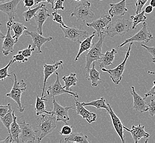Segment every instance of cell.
<instances>
[{
	"instance_id": "cell-1",
	"label": "cell",
	"mask_w": 155,
	"mask_h": 143,
	"mask_svg": "<svg viewBox=\"0 0 155 143\" xmlns=\"http://www.w3.org/2000/svg\"><path fill=\"white\" fill-rule=\"evenodd\" d=\"M57 119L54 116L42 114L36 118V133L38 136V141L40 142L44 138L50 134L57 127Z\"/></svg>"
},
{
	"instance_id": "cell-2",
	"label": "cell",
	"mask_w": 155,
	"mask_h": 143,
	"mask_svg": "<svg viewBox=\"0 0 155 143\" xmlns=\"http://www.w3.org/2000/svg\"><path fill=\"white\" fill-rule=\"evenodd\" d=\"M133 23L125 19H118L111 22L106 28L104 34L110 38L116 35H123L132 29Z\"/></svg>"
},
{
	"instance_id": "cell-3",
	"label": "cell",
	"mask_w": 155,
	"mask_h": 143,
	"mask_svg": "<svg viewBox=\"0 0 155 143\" xmlns=\"http://www.w3.org/2000/svg\"><path fill=\"white\" fill-rule=\"evenodd\" d=\"M13 76L15 78L13 86L11 91L6 94V96L12 98L17 103L18 110L22 113L25 110V107L22 106L21 105V97L22 93L27 90V83L24 81V80L18 81L15 73H13Z\"/></svg>"
},
{
	"instance_id": "cell-4",
	"label": "cell",
	"mask_w": 155,
	"mask_h": 143,
	"mask_svg": "<svg viewBox=\"0 0 155 143\" xmlns=\"http://www.w3.org/2000/svg\"><path fill=\"white\" fill-rule=\"evenodd\" d=\"M91 4L89 1H85L75 6L71 16L75 17L78 21L85 23V21L90 20L94 17V13L91 8Z\"/></svg>"
},
{
	"instance_id": "cell-5",
	"label": "cell",
	"mask_w": 155,
	"mask_h": 143,
	"mask_svg": "<svg viewBox=\"0 0 155 143\" xmlns=\"http://www.w3.org/2000/svg\"><path fill=\"white\" fill-rule=\"evenodd\" d=\"M132 45H133V42H130L123 61L115 68L112 69H108L105 68H101L102 71L106 72L110 75V79H112V81L116 85H118L119 83L122 80L123 75L125 70L126 63L130 56Z\"/></svg>"
},
{
	"instance_id": "cell-6",
	"label": "cell",
	"mask_w": 155,
	"mask_h": 143,
	"mask_svg": "<svg viewBox=\"0 0 155 143\" xmlns=\"http://www.w3.org/2000/svg\"><path fill=\"white\" fill-rule=\"evenodd\" d=\"M17 122L21 129L20 143H34L35 140L38 139L36 130H34L30 125L25 122L21 117H18Z\"/></svg>"
},
{
	"instance_id": "cell-7",
	"label": "cell",
	"mask_w": 155,
	"mask_h": 143,
	"mask_svg": "<svg viewBox=\"0 0 155 143\" xmlns=\"http://www.w3.org/2000/svg\"><path fill=\"white\" fill-rule=\"evenodd\" d=\"M105 35H102L100 37L98 42L94 43L92 48L86 54V65L85 69L87 70L90 68L93 62L98 61L102 55V48L104 40Z\"/></svg>"
},
{
	"instance_id": "cell-8",
	"label": "cell",
	"mask_w": 155,
	"mask_h": 143,
	"mask_svg": "<svg viewBox=\"0 0 155 143\" xmlns=\"http://www.w3.org/2000/svg\"><path fill=\"white\" fill-rule=\"evenodd\" d=\"M153 39V36L151 33L147 29V24L143 22L141 29L134 35L132 36L129 39H126L124 42L118 46V48H122L129 42H139L148 44L150 40Z\"/></svg>"
},
{
	"instance_id": "cell-9",
	"label": "cell",
	"mask_w": 155,
	"mask_h": 143,
	"mask_svg": "<svg viewBox=\"0 0 155 143\" xmlns=\"http://www.w3.org/2000/svg\"><path fill=\"white\" fill-rule=\"evenodd\" d=\"M55 73L57 76L56 80L54 83L52 84L51 85H50L48 88V89L46 90V92L48 94L47 95L50 98H51L56 96L62 95L63 94H67L69 95L74 97V98H79V96L77 92H73L72 91H68L66 89H64V87H62L60 82L58 73L56 72Z\"/></svg>"
},
{
	"instance_id": "cell-10",
	"label": "cell",
	"mask_w": 155,
	"mask_h": 143,
	"mask_svg": "<svg viewBox=\"0 0 155 143\" xmlns=\"http://www.w3.org/2000/svg\"><path fill=\"white\" fill-rule=\"evenodd\" d=\"M53 110L51 112L52 116L56 117L57 121H60L68 125V122L70 120L69 117L68 111L70 109H74L75 105L70 107H63L60 105L55 100V97L53 98Z\"/></svg>"
},
{
	"instance_id": "cell-11",
	"label": "cell",
	"mask_w": 155,
	"mask_h": 143,
	"mask_svg": "<svg viewBox=\"0 0 155 143\" xmlns=\"http://www.w3.org/2000/svg\"><path fill=\"white\" fill-rule=\"evenodd\" d=\"M60 28L64 34V38L75 42L81 43L88 37L87 31L81 30L76 28H64L60 25Z\"/></svg>"
},
{
	"instance_id": "cell-12",
	"label": "cell",
	"mask_w": 155,
	"mask_h": 143,
	"mask_svg": "<svg viewBox=\"0 0 155 143\" xmlns=\"http://www.w3.org/2000/svg\"><path fill=\"white\" fill-rule=\"evenodd\" d=\"M21 1L22 0H11L5 3H1V11L5 13L8 17V21L6 24L7 28L12 26L18 4L20 3Z\"/></svg>"
},
{
	"instance_id": "cell-13",
	"label": "cell",
	"mask_w": 155,
	"mask_h": 143,
	"mask_svg": "<svg viewBox=\"0 0 155 143\" xmlns=\"http://www.w3.org/2000/svg\"><path fill=\"white\" fill-rule=\"evenodd\" d=\"M111 18L110 15H102L100 18L93 21L92 23H87L86 24L87 27L94 29L97 35L100 37L102 35H105V29L112 22Z\"/></svg>"
},
{
	"instance_id": "cell-14",
	"label": "cell",
	"mask_w": 155,
	"mask_h": 143,
	"mask_svg": "<svg viewBox=\"0 0 155 143\" xmlns=\"http://www.w3.org/2000/svg\"><path fill=\"white\" fill-rule=\"evenodd\" d=\"M25 35L30 36L33 40V45L35 48H37L38 54H41V47L42 45L45 43L51 41L53 38L49 36L48 38H45L42 36L40 33H37L36 32H30L25 30L24 33Z\"/></svg>"
},
{
	"instance_id": "cell-15",
	"label": "cell",
	"mask_w": 155,
	"mask_h": 143,
	"mask_svg": "<svg viewBox=\"0 0 155 143\" xmlns=\"http://www.w3.org/2000/svg\"><path fill=\"white\" fill-rule=\"evenodd\" d=\"M74 100L75 102L74 110L76 111L77 114L82 117L83 118L85 119L89 123L95 122L97 118V115L87 110L82 103L78 101L77 98H74Z\"/></svg>"
},
{
	"instance_id": "cell-16",
	"label": "cell",
	"mask_w": 155,
	"mask_h": 143,
	"mask_svg": "<svg viewBox=\"0 0 155 143\" xmlns=\"http://www.w3.org/2000/svg\"><path fill=\"white\" fill-rule=\"evenodd\" d=\"M109 107V111H107L108 113L110 115L112 124L114 125V130L116 131L117 134L118 135L120 139L122 140L123 143H125V137H124V125L121 122L119 117L117 116L116 114L114 112V111L112 109L110 104H107Z\"/></svg>"
},
{
	"instance_id": "cell-17",
	"label": "cell",
	"mask_w": 155,
	"mask_h": 143,
	"mask_svg": "<svg viewBox=\"0 0 155 143\" xmlns=\"http://www.w3.org/2000/svg\"><path fill=\"white\" fill-rule=\"evenodd\" d=\"M131 94L133 98V108L135 110L140 113L147 112L149 104L145 101V98H143L135 91L134 86L131 87Z\"/></svg>"
},
{
	"instance_id": "cell-18",
	"label": "cell",
	"mask_w": 155,
	"mask_h": 143,
	"mask_svg": "<svg viewBox=\"0 0 155 143\" xmlns=\"http://www.w3.org/2000/svg\"><path fill=\"white\" fill-rule=\"evenodd\" d=\"M63 64V61H60L57 63H55L54 61L53 65H48L45 64L44 65V85L42 90L41 96V98H43L44 97V92H45V88L46 85L47 80L48 78L51 76V75L54 74V73H56L57 70L60 67H61L63 68L62 65Z\"/></svg>"
},
{
	"instance_id": "cell-19",
	"label": "cell",
	"mask_w": 155,
	"mask_h": 143,
	"mask_svg": "<svg viewBox=\"0 0 155 143\" xmlns=\"http://www.w3.org/2000/svg\"><path fill=\"white\" fill-rule=\"evenodd\" d=\"M11 27L7 28V32L2 42V51L3 55L6 56L14 52V46L18 42V41L14 39L11 35Z\"/></svg>"
},
{
	"instance_id": "cell-20",
	"label": "cell",
	"mask_w": 155,
	"mask_h": 143,
	"mask_svg": "<svg viewBox=\"0 0 155 143\" xmlns=\"http://www.w3.org/2000/svg\"><path fill=\"white\" fill-rule=\"evenodd\" d=\"M124 129L130 133L135 143H137L142 138H144L146 140L150 137V134L145 131V126L141 125L140 124L137 126L132 125L131 129L125 127V126H124Z\"/></svg>"
},
{
	"instance_id": "cell-21",
	"label": "cell",
	"mask_w": 155,
	"mask_h": 143,
	"mask_svg": "<svg viewBox=\"0 0 155 143\" xmlns=\"http://www.w3.org/2000/svg\"><path fill=\"white\" fill-rule=\"evenodd\" d=\"M51 15L48 13V11L46 6L44 4L40 9H39L36 15L34 16V19L37 24L38 32L41 35H42V27L45 21L48 18H50Z\"/></svg>"
},
{
	"instance_id": "cell-22",
	"label": "cell",
	"mask_w": 155,
	"mask_h": 143,
	"mask_svg": "<svg viewBox=\"0 0 155 143\" xmlns=\"http://www.w3.org/2000/svg\"><path fill=\"white\" fill-rule=\"evenodd\" d=\"M127 0H122L117 3H110L109 6L110 8L108 11V13L112 18L115 16H123L125 15V13L128 12L126 4Z\"/></svg>"
},
{
	"instance_id": "cell-23",
	"label": "cell",
	"mask_w": 155,
	"mask_h": 143,
	"mask_svg": "<svg viewBox=\"0 0 155 143\" xmlns=\"http://www.w3.org/2000/svg\"><path fill=\"white\" fill-rule=\"evenodd\" d=\"M14 121L11 125L10 128V143H20V135L21 133V129L20 125L17 122L18 117L15 116V112L13 113Z\"/></svg>"
},
{
	"instance_id": "cell-24",
	"label": "cell",
	"mask_w": 155,
	"mask_h": 143,
	"mask_svg": "<svg viewBox=\"0 0 155 143\" xmlns=\"http://www.w3.org/2000/svg\"><path fill=\"white\" fill-rule=\"evenodd\" d=\"M117 54V51L115 48H112L111 51H107L105 54H102L99 61V65L101 69L106 68L113 63L115 55Z\"/></svg>"
},
{
	"instance_id": "cell-25",
	"label": "cell",
	"mask_w": 155,
	"mask_h": 143,
	"mask_svg": "<svg viewBox=\"0 0 155 143\" xmlns=\"http://www.w3.org/2000/svg\"><path fill=\"white\" fill-rule=\"evenodd\" d=\"M86 78L88 81H90L93 87H96L99 84L103 81L100 78V73L95 68V62H93L91 68L87 70Z\"/></svg>"
},
{
	"instance_id": "cell-26",
	"label": "cell",
	"mask_w": 155,
	"mask_h": 143,
	"mask_svg": "<svg viewBox=\"0 0 155 143\" xmlns=\"http://www.w3.org/2000/svg\"><path fill=\"white\" fill-rule=\"evenodd\" d=\"M96 35V32H95L93 33L91 35L87 37V38L84 40L83 42H81L80 43V48L78 52L77 55L76 56L75 58V61H77L78 60H79L81 54L84 53V52L89 51L90 49L92 48L94 44V42H93V38L95 37Z\"/></svg>"
},
{
	"instance_id": "cell-27",
	"label": "cell",
	"mask_w": 155,
	"mask_h": 143,
	"mask_svg": "<svg viewBox=\"0 0 155 143\" xmlns=\"http://www.w3.org/2000/svg\"><path fill=\"white\" fill-rule=\"evenodd\" d=\"M48 95L44 96L43 98L39 97V96L36 95V103L34 108V110L37 116H40V115L46 113L48 115H51V112H48L46 109V105L45 101H48V99L45 98Z\"/></svg>"
},
{
	"instance_id": "cell-28",
	"label": "cell",
	"mask_w": 155,
	"mask_h": 143,
	"mask_svg": "<svg viewBox=\"0 0 155 143\" xmlns=\"http://www.w3.org/2000/svg\"><path fill=\"white\" fill-rule=\"evenodd\" d=\"M65 142L71 143H89L88 137L85 134L81 133H72L64 139Z\"/></svg>"
},
{
	"instance_id": "cell-29",
	"label": "cell",
	"mask_w": 155,
	"mask_h": 143,
	"mask_svg": "<svg viewBox=\"0 0 155 143\" xmlns=\"http://www.w3.org/2000/svg\"><path fill=\"white\" fill-rule=\"evenodd\" d=\"M62 80L64 83V86L63 87L68 91H72L71 87L76 86L78 81L77 75L74 73H71L68 76H63Z\"/></svg>"
},
{
	"instance_id": "cell-30",
	"label": "cell",
	"mask_w": 155,
	"mask_h": 143,
	"mask_svg": "<svg viewBox=\"0 0 155 143\" xmlns=\"http://www.w3.org/2000/svg\"><path fill=\"white\" fill-rule=\"evenodd\" d=\"M84 106H93L97 109H104L107 111H109V107L107 104L106 103V100L104 97L98 98L95 100H94L89 102H82Z\"/></svg>"
},
{
	"instance_id": "cell-31",
	"label": "cell",
	"mask_w": 155,
	"mask_h": 143,
	"mask_svg": "<svg viewBox=\"0 0 155 143\" xmlns=\"http://www.w3.org/2000/svg\"><path fill=\"white\" fill-rule=\"evenodd\" d=\"M9 105V111L6 114V115L3 117H1V120L2 122L3 123V125L6 127L8 133H10V128L11 125L14 121V117H13V113L15 112V110H13L12 108V105L10 103Z\"/></svg>"
},
{
	"instance_id": "cell-32",
	"label": "cell",
	"mask_w": 155,
	"mask_h": 143,
	"mask_svg": "<svg viewBox=\"0 0 155 143\" xmlns=\"http://www.w3.org/2000/svg\"><path fill=\"white\" fill-rule=\"evenodd\" d=\"M11 29L15 33V35L13 36V38L18 42L20 36L24 34L25 30H27V27L19 22H13Z\"/></svg>"
},
{
	"instance_id": "cell-33",
	"label": "cell",
	"mask_w": 155,
	"mask_h": 143,
	"mask_svg": "<svg viewBox=\"0 0 155 143\" xmlns=\"http://www.w3.org/2000/svg\"><path fill=\"white\" fill-rule=\"evenodd\" d=\"M145 11H143L138 14H136L135 15L130 16V18H131L133 23L132 29H135L138 24L140 23H143L146 21L147 17L145 15Z\"/></svg>"
},
{
	"instance_id": "cell-34",
	"label": "cell",
	"mask_w": 155,
	"mask_h": 143,
	"mask_svg": "<svg viewBox=\"0 0 155 143\" xmlns=\"http://www.w3.org/2000/svg\"><path fill=\"white\" fill-rule=\"evenodd\" d=\"M43 6V4H42L40 6H38L34 8L31 9L29 8V9H28L27 11H24L22 13V15L25 18V21L26 22H29V21L31 20V19L34 17V16L35 15L36 13L39 11V9L41 8Z\"/></svg>"
},
{
	"instance_id": "cell-35",
	"label": "cell",
	"mask_w": 155,
	"mask_h": 143,
	"mask_svg": "<svg viewBox=\"0 0 155 143\" xmlns=\"http://www.w3.org/2000/svg\"><path fill=\"white\" fill-rule=\"evenodd\" d=\"M13 64L12 60H11L9 63L5 67L0 69V80L1 81H5L7 77H11V75L8 73V69L10 66Z\"/></svg>"
},
{
	"instance_id": "cell-36",
	"label": "cell",
	"mask_w": 155,
	"mask_h": 143,
	"mask_svg": "<svg viewBox=\"0 0 155 143\" xmlns=\"http://www.w3.org/2000/svg\"><path fill=\"white\" fill-rule=\"evenodd\" d=\"M35 48H35L33 45L29 44L28 46V48H26L24 50L18 51V53L21 54L22 55H23L25 57L29 58L31 56L33 51H35Z\"/></svg>"
},
{
	"instance_id": "cell-37",
	"label": "cell",
	"mask_w": 155,
	"mask_h": 143,
	"mask_svg": "<svg viewBox=\"0 0 155 143\" xmlns=\"http://www.w3.org/2000/svg\"><path fill=\"white\" fill-rule=\"evenodd\" d=\"M52 15H53V17H54L53 21H54V22H57L58 23H59V24H60V25L62 26V27H64V28H69V27H67L66 24H65V23H64V22L63 21V18L62 15H61L59 13H58L57 11L52 12Z\"/></svg>"
},
{
	"instance_id": "cell-38",
	"label": "cell",
	"mask_w": 155,
	"mask_h": 143,
	"mask_svg": "<svg viewBox=\"0 0 155 143\" xmlns=\"http://www.w3.org/2000/svg\"><path fill=\"white\" fill-rule=\"evenodd\" d=\"M12 60L13 63H14L15 62H18L19 63H21L26 62L28 61V58L24 56L23 55L18 53L14 56H13Z\"/></svg>"
},
{
	"instance_id": "cell-39",
	"label": "cell",
	"mask_w": 155,
	"mask_h": 143,
	"mask_svg": "<svg viewBox=\"0 0 155 143\" xmlns=\"http://www.w3.org/2000/svg\"><path fill=\"white\" fill-rule=\"evenodd\" d=\"M148 0H137L135 2V7H136V11L135 13L138 14L141 12L142 9L145 5Z\"/></svg>"
},
{
	"instance_id": "cell-40",
	"label": "cell",
	"mask_w": 155,
	"mask_h": 143,
	"mask_svg": "<svg viewBox=\"0 0 155 143\" xmlns=\"http://www.w3.org/2000/svg\"><path fill=\"white\" fill-rule=\"evenodd\" d=\"M72 126H70L68 125H64L60 131V135L63 136H68L70 135L72 133Z\"/></svg>"
},
{
	"instance_id": "cell-41",
	"label": "cell",
	"mask_w": 155,
	"mask_h": 143,
	"mask_svg": "<svg viewBox=\"0 0 155 143\" xmlns=\"http://www.w3.org/2000/svg\"><path fill=\"white\" fill-rule=\"evenodd\" d=\"M141 45L142 47L145 48L146 50L149 52L150 54L152 56V62L155 65V46H152V47L147 46L143 44H142Z\"/></svg>"
},
{
	"instance_id": "cell-42",
	"label": "cell",
	"mask_w": 155,
	"mask_h": 143,
	"mask_svg": "<svg viewBox=\"0 0 155 143\" xmlns=\"http://www.w3.org/2000/svg\"><path fill=\"white\" fill-rule=\"evenodd\" d=\"M147 112L151 116H155V100L152 98L149 104V108Z\"/></svg>"
},
{
	"instance_id": "cell-43",
	"label": "cell",
	"mask_w": 155,
	"mask_h": 143,
	"mask_svg": "<svg viewBox=\"0 0 155 143\" xmlns=\"http://www.w3.org/2000/svg\"><path fill=\"white\" fill-rule=\"evenodd\" d=\"M64 2V0H56L54 8L53 10L54 11H56L58 9H61L64 11V7L63 6V3Z\"/></svg>"
},
{
	"instance_id": "cell-44",
	"label": "cell",
	"mask_w": 155,
	"mask_h": 143,
	"mask_svg": "<svg viewBox=\"0 0 155 143\" xmlns=\"http://www.w3.org/2000/svg\"><path fill=\"white\" fill-rule=\"evenodd\" d=\"M9 105L0 106V117H3L9 111Z\"/></svg>"
},
{
	"instance_id": "cell-45",
	"label": "cell",
	"mask_w": 155,
	"mask_h": 143,
	"mask_svg": "<svg viewBox=\"0 0 155 143\" xmlns=\"http://www.w3.org/2000/svg\"><path fill=\"white\" fill-rule=\"evenodd\" d=\"M153 86L151 88V89L149 91L147 92H146V94H144V98H148L149 96H155V81H153Z\"/></svg>"
},
{
	"instance_id": "cell-46",
	"label": "cell",
	"mask_w": 155,
	"mask_h": 143,
	"mask_svg": "<svg viewBox=\"0 0 155 143\" xmlns=\"http://www.w3.org/2000/svg\"><path fill=\"white\" fill-rule=\"evenodd\" d=\"M25 8H31L35 5L34 0H23Z\"/></svg>"
},
{
	"instance_id": "cell-47",
	"label": "cell",
	"mask_w": 155,
	"mask_h": 143,
	"mask_svg": "<svg viewBox=\"0 0 155 143\" xmlns=\"http://www.w3.org/2000/svg\"><path fill=\"white\" fill-rule=\"evenodd\" d=\"M153 7L150 5L146 6V7L145 8L144 11H145V13L149 15V14H150L153 12Z\"/></svg>"
},
{
	"instance_id": "cell-48",
	"label": "cell",
	"mask_w": 155,
	"mask_h": 143,
	"mask_svg": "<svg viewBox=\"0 0 155 143\" xmlns=\"http://www.w3.org/2000/svg\"><path fill=\"white\" fill-rule=\"evenodd\" d=\"M45 2H48V3L51 4L52 6V8L54 9V2H55L56 0H45Z\"/></svg>"
},
{
	"instance_id": "cell-49",
	"label": "cell",
	"mask_w": 155,
	"mask_h": 143,
	"mask_svg": "<svg viewBox=\"0 0 155 143\" xmlns=\"http://www.w3.org/2000/svg\"><path fill=\"white\" fill-rule=\"evenodd\" d=\"M0 143H10V136H9V135L5 140L1 141Z\"/></svg>"
},
{
	"instance_id": "cell-50",
	"label": "cell",
	"mask_w": 155,
	"mask_h": 143,
	"mask_svg": "<svg viewBox=\"0 0 155 143\" xmlns=\"http://www.w3.org/2000/svg\"><path fill=\"white\" fill-rule=\"evenodd\" d=\"M35 5H39L42 2H44L45 0H34Z\"/></svg>"
},
{
	"instance_id": "cell-51",
	"label": "cell",
	"mask_w": 155,
	"mask_h": 143,
	"mask_svg": "<svg viewBox=\"0 0 155 143\" xmlns=\"http://www.w3.org/2000/svg\"><path fill=\"white\" fill-rule=\"evenodd\" d=\"M150 5L151 6H152L153 8H155V0H151L150 2Z\"/></svg>"
},
{
	"instance_id": "cell-52",
	"label": "cell",
	"mask_w": 155,
	"mask_h": 143,
	"mask_svg": "<svg viewBox=\"0 0 155 143\" xmlns=\"http://www.w3.org/2000/svg\"><path fill=\"white\" fill-rule=\"evenodd\" d=\"M5 34H3V33H2L1 32H0V38H1V40L2 41L4 38H5Z\"/></svg>"
},
{
	"instance_id": "cell-53",
	"label": "cell",
	"mask_w": 155,
	"mask_h": 143,
	"mask_svg": "<svg viewBox=\"0 0 155 143\" xmlns=\"http://www.w3.org/2000/svg\"><path fill=\"white\" fill-rule=\"evenodd\" d=\"M9 1H11V0H0V2L1 3H5L7 2H8Z\"/></svg>"
},
{
	"instance_id": "cell-54",
	"label": "cell",
	"mask_w": 155,
	"mask_h": 143,
	"mask_svg": "<svg viewBox=\"0 0 155 143\" xmlns=\"http://www.w3.org/2000/svg\"><path fill=\"white\" fill-rule=\"evenodd\" d=\"M148 73L149 75H155V72L148 71Z\"/></svg>"
},
{
	"instance_id": "cell-55",
	"label": "cell",
	"mask_w": 155,
	"mask_h": 143,
	"mask_svg": "<svg viewBox=\"0 0 155 143\" xmlns=\"http://www.w3.org/2000/svg\"><path fill=\"white\" fill-rule=\"evenodd\" d=\"M73 1H76V2H81V0H73Z\"/></svg>"
},
{
	"instance_id": "cell-56",
	"label": "cell",
	"mask_w": 155,
	"mask_h": 143,
	"mask_svg": "<svg viewBox=\"0 0 155 143\" xmlns=\"http://www.w3.org/2000/svg\"><path fill=\"white\" fill-rule=\"evenodd\" d=\"M98 1H103V0H98Z\"/></svg>"
}]
</instances>
